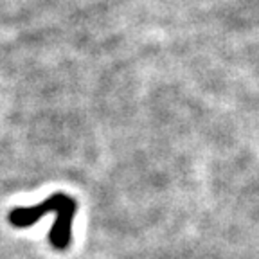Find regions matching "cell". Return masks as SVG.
<instances>
[{"label": "cell", "mask_w": 259, "mask_h": 259, "mask_svg": "<svg viewBox=\"0 0 259 259\" xmlns=\"http://www.w3.org/2000/svg\"><path fill=\"white\" fill-rule=\"evenodd\" d=\"M54 225L51 229V245L58 250L67 248L72 238V223L76 214V200L63 193H58V203L54 209Z\"/></svg>", "instance_id": "obj_1"}]
</instances>
